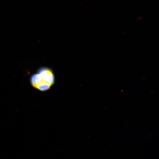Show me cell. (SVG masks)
Wrapping results in <instances>:
<instances>
[{
    "label": "cell",
    "mask_w": 159,
    "mask_h": 159,
    "mask_svg": "<svg viewBox=\"0 0 159 159\" xmlns=\"http://www.w3.org/2000/svg\"><path fill=\"white\" fill-rule=\"evenodd\" d=\"M42 80L53 86L55 83V78L54 74L51 69L46 67L39 68L38 71Z\"/></svg>",
    "instance_id": "6da1fadb"
},
{
    "label": "cell",
    "mask_w": 159,
    "mask_h": 159,
    "mask_svg": "<svg viewBox=\"0 0 159 159\" xmlns=\"http://www.w3.org/2000/svg\"><path fill=\"white\" fill-rule=\"evenodd\" d=\"M52 86L49 83L42 80L37 83L34 87L40 91H44L49 90L51 88Z\"/></svg>",
    "instance_id": "7a4b0ae2"
},
{
    "label": "cell",
    "mask_w": 159,
    "mask_h": 159,
    "mask_svg": "<svg viewBox=\"0 0 159 159\" xmlns=\"http://www.w3.org/2000/svg\"><path fill=\"white\" fill-rule=\"evenodd\" d=\"M42 80L41 77L38 73L32 75L30 78L31 84L34 87Z\"/></svg>",
    "instance_id": "3957f363"
}]
</instances>
